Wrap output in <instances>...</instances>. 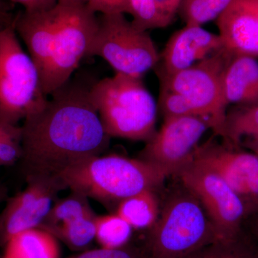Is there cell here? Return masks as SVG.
Masks as SVG:
<instances>
[{"label": "cell", "mask_w": 258, "mask_h": 258, "mask_svg": "<svg viewBox=\"0 0 258 258\" xmlns=\"http://www.w3.org/2000/svg\"><path fill=\"white\" fill-rule=\"evenodd\" d=\"M91 86L70 80L40 109L25 117L18 161L25 180L58 176L108 147L110 137L91 100Z\"/></svg>", "instance_id": "1"}, {"label": "cell", "mask_w": 258, "mask_h": 258, "mask_svg": "<svg viewBox=\"0 0 258 258\" xmlns=\"http://www.w3.org/2000/svg\"><path fill=\"white\" fill-rule=\"evenodd\" d=\"M71 191L105 205L145 191L157 189L168 177L164 171L140 159L98 156L71 166L58 176Z\"/></svg>", "instance_id": "2"}, {"label": "cell", "mask_w": 258, "mask_h": 258, "mask_svg": "<svg viewBox=\"0 0 258 258\" xmlns=\"http://www.w3.org/2000/svg\"><path fill=\"white\" fill-rule=\"evenodd\" d=\"M90 93L110 137L147 142L155 134L158 104L141 78L116 74L93 84Z\"/></svg>", "instance_id": "3"}, {"label": "cell", "mask_w": 258, "mask_h": 258, "mask_svg": "<svg viewBox=\"0 0 258 258\" xmlns=\"http://www.w3.org/2000/svg\"><path fill=\"white\" fill-rule=\"evenodd\" d=\"M150 230L147 258H185L219 242L203 207L182 184L169 195Z\"/></svg>", "instance_id": "4"}, {"label": "cell", "mask_w": 258, "mask_h": 258, "mask_svg": "<svg viewBox=\"0 0 258 258\" xmlns=\"http://www.w3.org/2000/svg\"><path fill=\"white\" fill-rule=\"evenodd\" d=\"M47 99L40 72L20 45L13 22L0 30V123L19 125Z\"/></svg>", "instance_id": "5"}, {"label": "cell", "mask_w": 258, "mask_h": 258, "mask_svg": "<svg viewBox=\"0 0 258 258\" xmlns=\"http://www.w3.org/2000/svg\"><path fill=\"white\" fill-rule=\"evenodd\" d=\"M98 56L116 74L142 79L160 61L147 31L136 27L124 14L101 15L86 57Z\"/></svg>", "instance_id": "6"}, {"label": "cell", "mask_w": 258, "mask_h": 258, "mask_svg": "<svg viewBox=\"0 0 258 258\" xmlns=\"http://www.w3.org/2000/svg\"><path fill=\"white\" fill-rule=\"evenodd\" d=\"M234 56L223 47L188 69L159 75L161 88L184 96L200 116L210 120L212 130L220 137L228 107L224 95V75Z\"/></svg>", "instance_id": "7"}, {"label": "cell", "mask_w": 258, "mask_h": 258, "mask_svg": "<svg viewBox=\"0 0 258 258\" xmlns=\"http://www.w3.org/2000/svg\"><path fill=\"white\" fill-rule=\"evenodd\" d=\"M57 20L52 55L41 76L42 90L50 96L66 83L79 67L98 28L96 13L83 4L57 3Z\"/></svg>", "instance_id": "8"}, {"label": "cell", "mask_w": 258, "mask_h": 258, "mask_svg": "<svg viewBox=\"0 0 258 258\" xmlns=\"http://www.w3.org/2000/svg\"><path fill=\"white\" fill-rule=\"evenodd\" d=\"M175 176L203 207L219 242L240 238L242 222L247 218L245 208L238 195L220 176L192 161Z\"/></svg>", "instance_id": "9"}, {"label": "cell", "mask_w": 258, "mask_h": 258, "mask_svg": "<svg viewBox=\"0 0 258 258\" xmlns=\"http://www.w3.org/2000/svg\"><path fill=\"white\" fill-rule=\"evenodd\" d=\"M212 129L210 120L199 116L164 118L162 126L148 140L139 159L154 164L169 176H176L192 161L199 142Z\"/></svg>", "instance_id": "10"}, {"label": "cell", "mask_w": 258, "mask_h": 258, "mask_svg": "<svg viewBox=\"0 0 258 258\" xmlns=\"http://www.w3.org/2000/svg\"><path fill=\"white\" fill-rule=\"evenodd\" d=\"M27 186L12 198L0 212V248L23 231L37 228L44 221L61 191L67 189L59 176L26 179Z\"/></svg>", "instance_id": "11"}, {"label": "cell", "mask_w": 258, "mask_h": 258, "mask_svg": "<svg viewBox=\"0 0 258 258\" xmlns=\"http://www.w3.org/2000/svg\"><path fill=\"white\" fill-rule=\"evenodd\" d=\"M193 161L220 176L242 200L247 218L258 210V156L210 141L199 146Z\"/></svg>", "instance_id": "12"}, {"label": "cell", "mask_w": 258, "mask_h": 258, "mask_svg": "<svg viewBox=\"0 0 258 258\" xmlns=\"http://www.w3.org/2000/svg\"><path fill=\"white\" fill-rule=\"evenodd\" d=\"M220 35L198 25H186L174 32L166 43L162 55V72L171 75L191 67L223 47Z\"/></svg>", "instance_id": "13"}, {"label": "cell", "mask_w": 258, "mask_h": 258, "mask_svg": "<svg viewBox=\"0 0 258 258\" xmlns=\"http://www.w3.org/2000/svg\"><path fill=\"white\" fill-rule=\"evenodd\" d=\"M217 25L224 47L234 55L258 56V0H234Z\"/></svg>", "instance_id": "14"}, {"label": "cell", "mask_w": 258, "mask_h": 258, "mask_svg": "<svg viewBox=\"0 0 258 258\" xmlns=\"http://www.w3.org/2000/svg\"><path fill=\"white\" fill-rule=\"evenodd\" d=\"M57 20V5L45 11L24 10L15 16V30L28 47L29 54L40 72V78L52 55Z\"/></svg>", "instance_id": "15"}, {"label": "cell", "mask_w": 258, "mask_h": 258, "mask_svg": "<svg viewBox=\"0 0 258 258\" xmlns=\"http://www.w3.org/2000/svg\"><path fill=\"white\" fill-rule=\"evenodd\" d=\"M227 104L251 106L258 103V61L247 55L232 57L223 79Z\"/></svg>", "instance_id": "16"}, {"label": "cell", "mask_w": 258, "mask_h": 258, "mask_svg": "<svg viewBox=\"0 0 258 258\" xmlns=\"http://www.w3.org/2000/svg\"><path fill=\"white\" fill-rule=\"evenodd\" d=\"M222 137L226 145L258 156V103L235 106L227 111Z\"/></svg>", "instance_id": "17"}, {"label": "cell", "mask_w": 258, "mask_h": 258, "mask_svg": "<svg viewBox=\"0 0 258 258\" xmlns=\"http://www.w3.org/2000/svg\"><path fill=\"white\" fill-rule=\"evenodd\" d=\"M3 258H60L58 240L43 229H30L12 237L3 248Z\"/></svg>", "instance_id": "18"}, {"label": "cell", "mask_w": 258, "mask_h": 258, "mask_svg": "<svg viewBox=\"0 0 258 258\" xmlns=\"http://www.w3.org/2000/svg\"><path fill=\"white\" fill-rule=\"evenodd\" d=\"M182 0H129L132 23L147 31L169 26L179 10Z\"/></svg>", "instance_id": "19"}, {"label": "cell", "mask_w": 258, "mask_h": 258, "mask_svg": "<svg viewBox=\"0 0 258 258\" xmlns=\"http://www.w3.org/2000/svg\"><path fill=\"white\" fill-rule=\"evenodd\" d=\"M115 213L136 230L151 229L160 215L159 200L154 190H145L120 202Z\"/></svg>", "instance_id": "20"}, {"label": "cell", "mask_w": 258, "mask_h": 258, "mask_svg": "<svg viewBox=\"0 0 258 258\" xmlns=\"http://www.w3.org/2000/svg\"><path fill=\"white\" fill-rule=\"evenodd\" d=\"M93 210L68 217L57 227L48 231L58 240L74 250L87 248L96 238V220Z\"/></svg>", "instance_id": "21"}, {"label": "cell", "mask_w": 258, "mask_h": 258, "mask_svg": "<svg viewBox=\"0 0 258 258\" xmlns=\"http://www.w3.org/2000/svg\"><path fill=\"white\" fill-rule=\"evenodd\" d=\"M133 230V227L115 212L97 216L95 240L102 248H120L128 243Z\"/></svg>", "instance_id": "22"}, {"label": "cell", "mask_w": 258, "mask_h": 258, "mask_svg": "<svg viewBox=\"0 0 258 258\" xmlns=\"http://www.w3.org/2000/svg\"><path fill=\"white\" fill-rule=\"evenodd\" d=\"M234 0H182L180 15L186 25L202 26L217 20Z\"/></svg>", "instance_id": "23"}, {"label": "cell", "mask_w": 258, "mask_h": 258, "mask_svg": "<svg viewBox=\"0 0 258 258\" xmlns=\"http://www.w3.org/2000/svg\"><path fill=\"white\" fill-rule=\"evenodd\" d=\"M185 258H258V253L239 238L230 242H214Z\"/></svg>", "instance_id": "24"}, {"label": "cell", "mask_w": 258, "mask_h": 258, "mask_svg": "<svg viewBox=\"0 0 258 258\" xmlns=\"http://www.w3.org/2000/svg\"><path fill=\"white\" fill-rule=\"evenodd\" d=\"M158 108L160 109L164 118L173 116L201 117L184 96L164 88L161 89Z\"/></svg>", "instance_id": "25"}, {"label": "cell", "mask_w": 258, "mask_h": 258, "mask_svg": "<svg viewBox=\"0 0 258 258\" xmlns=\"http://www.w3.org/2000/svg\"><path fill=\"white\" fill-rule=\"evenodd\" d=\"M67 258H147L145 252L130 247L118 249L101 248L88 249Z\"/></svg>", "instance_id": "26"}, {"label": "cell", "mask_w": 258, "mask_h": 258, "mask_svg": "<svg viewBox=\"0 0 258 258\" xmlns=\"http://www.w3.org/2000/svg\"><path fill=\"white\" fill-rule=\"evenodd\" d=\"M86 5L93 13L101 15L129 13V0H86Z\"/></svg>", "instance_id": "27"}, {"label": "cell", "mask_w": 258, "mask_h": 258, "mask_svg": "<svg viewBox=\"0 0 258 258\" xmlns=\"http://www.w3.org/2000/svg\"><path fill=\"white\" fill-rule=\"evenodd\" d=\"M14 3L21 5L26 12L45 11L53 8L57 4V0H11Z\"/></svg>", "instance_id": "28"}, {"label": "cell", "mask_w": 258, "mask_h": 258, "mask_svg": "<svg viewBox=\"0 0 258 258\" xmlns=\"http://www.w3.org/2000/svg\"><path fill=\"white\" fill-rule=\"evenodd\" d=\"M15 16L10 13L9 5L4 0H0V29L9 26L14 22Z\"/></svg>", "instance_id": "29"}, {"label": "cell", "mask_w": 258, "mask_h": 258, "mask_svg": "<svg viewBox=\"0 0 258 258\" xmlns=\"http://www.w3.org/2000/svg\"><path fill=\"white\" fill-rule=\"evenodd\" d=\"M8 190L4 184L0 183V205L4 201H6L8 197Z\"/></svg>", "instance_id": "30"}, {"label": "cell", "mask_w": 258, "mask_h": 258, "mask_svg": "<svg viewBox=\"0 0 258 258\" xmlns=\"http://www.w3.org/2000/svg\"><path fill=\"white\" fill-rule=\"evenodd\" d=\"M57 3L62 4H86V0H57Z\"/></svg>", "instance_id": "31"}, {"label": "cell", "mask_w": 258, "mask_h": 258, "mask_svg": "<svg viewBox=\"0 0 258 258\" xmlns=\"http://www.w3.org/2000/svg\"><path fill=\"white\" fill-rule=\"evenodd\" d=\"M252 215H254L256 218L255 223H254V230H255L256 236H257L258 239V210Z\"/></svg>", "instance_id": "32"}, {"label": "cell", "mask_w": 258, "mask_h": 258, "mask_svg": "<svg viewBox=\"0 0 258 258\" xmlns=\"http://www.w3.org/2000/svg\"><path fill=\"white\" fill-rule=\"evenodd\" d=\"M5 123H0V134H1L2 130H3V125H4Z\"/></svg>", "instance_id": "33"}, {"label": "cell", "mask_w": 258, "mask_h": 258, "mask_svg": "<svg viewBox=\"0 0 258 258\" xmlns=\"http://www.w3.org/2000/svg\"><path fill=\"white\" fill-rule=\"evenodd\" d=\"M0 258H3V257H2V253H1V252H0Z\"/></svg>", "instance_id": "34"}, {"label": "cell", "mask_w": 258, "mask_h": 258, "mask_svg": "<svg viewBox=\"0 0 258 258\" xmlns=\"http://www.w3.org/2000/svg\"><path fill=\"white\" fill-rule=\"evenodd\" d=\"M3 30V29H0V30Z\"/></svg>", "instance_id": "35"}]
</instances>
